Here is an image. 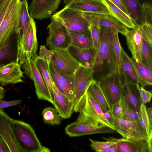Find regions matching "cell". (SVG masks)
I'll use <instances>...</instances> for the list:
<instances>
[{
	"label": "cell",
	"instance_id": "1",
	"mask_svg": "<svg viewBox=\"0 0 152 152\" xmlns=\"http://www.w3.org/2000/svg\"><path fill=\"white\" fill-rule=\"evenodd\" d=\"M116 31L111 28L100 27L99 42L91 66L95 80L100 81L116 72L113 47L114 36Z\"/></svg>",
	"mask_w": 152,
	"mask_h": 152
},
{
	"label": "cell",
	"instance_id": "2",
	"mask_svg": "<svg viewBox=\"0 0 152 152\" xmlns=\"http://www.w3.org/2000/svg\"><path fill=\"white\" fill-rule=\"evenodd\" d=\"M17 52L16 61L21 66L28 58L36 55L38 48L36 23L31 17L22 29L16 34Z\"/></svg>",
	"mask_w": 152,
	"mask_h": 152
},
{
	"label": "cell",
	"instance_id": "3",
	"mask_svg": "<svg viewBox=\"0 0 152 152\" xmlns=\"http://www.w3.org/2000/svg\"><path fill=\"white\" fill-rule=\"evenodd\" d=\"M12 128L15 140L21 152H50L42 145L33 127L22 121L12 119Z\"/></svg>",
	"mask_w": 152,
	"mask_h": 152
},
{
	"label": "cell",
	"instance_id": "4",
	"mask_svg": "<svg viewBox=\"0 0 152 152\" xmlns=\"http://www.w3.org/2000/svg\"><path fill=\"white\" fill-rule=\"evenodd\" d=\"M91 67L81 64L73 76V93L72 101L73 112H80L84 105L86 93L89 85L94 80Z\"/></svg>",
	"mask_w": 152,
	"mask_h": 152
},
{
	"label": "cell",
	"instance_id": "5",
	"mask_svg": "<svg viewBox=\"0 0 152 152\" xmlns=\"http://www.w3.org/2000/svg\"><path fill=\"white\" fill-rule=\"evenodd\" d=\"M79 113L76 121L68 125L65 129L66 133L69 137L115 132L114 130L101 124L82 111Z\"/></svg>",
	"mask_w": 152,
	"mask_h": 152
},
{
	"label": "cell",
	"instance_id": "6",
	"mask_svg": "<svg viewBox=\"0 0 152 152\" xmlns=\"http://www.w3.org/2000/svg\"><path fill=\"white\" fill-rule=\"evenodd\" d=\"M48 26V36L47 46L50 50L67 49L72 45L71 37L68 28L58 19L52 17Z\"/></svg>",
	"mask_w": 152,
	"mask_h": 152
},
{
	"label": "cell",
	"instance_id": "7",
	"mask_svg": "<svg viewBox=\"0 0 152 152\" xmlns=\"http://www.w3.org/2000/svg\"><path fill=\"white\" fill-rule=\"evenodd\" d=\"M22 0H12L0 26V48L5 45L15 33Z\"/></svg>",
	"mask_w": 152,
	"mask_h": 152
},
{
	"label": "cell",
	"instance_id": "8",
	"mask_svg": "<svg viewBox=\"0 0 152 152\" xmlns=\"http://www.w3.org/2000/svg\"><path fill=\"white\" fill-rule=\"evenodd\" d=\"M52 17L60 21L69 29L85 32L89 31L90 24L83 12L66 7Z\"/></svg>",
	"mask_w": 152,
	"mask_h": 152
},
{
	"label": "cell",
	"instance_id": "9",
	"mask_svg": "<svg viewBox=\"0 0 152 152\" xmlns=\"http://www.w3.org/2000/svg\"><path fill=\"white\" fill-rule=\"evenodd\" d=\"M22 66L24 70V73L34 82L35 92L38 98L48 101L53 104V101L32 58H27Z\"/></svg>",
	"mask_w": 152,
	"mask_h": 152
},
{
	"label": "cell",
	"instance_id": "10",
	"mask_svg": "<svg viewBox=\"0 0 152 152\" xmlns=\"http://www.w3.org/2000/svg\"><path fill=\"white\" fill-rule=\"evenodd\" d=\"M50 61L65 75L73 76L81 65L67 49L53 50Z\"/></svg>",
	"mask_w": 152,
	"mask_h": 152
},
{
	"label": "cell",
	"instance_id": "11",
	"mask_svg": "<svg viewBox=\"0 0 152 152\" xmlns=\"http://www.w3.org/2000/svg\"><path fill=\"white\" fill-rule=\"evenodd\" d=\"M100 81L102 89L111 107L113 104L120 99L123 86V82L117 72Z\"/></svg>",
	"mask_w": 152,
	"mask_h": 152
},
{
	"label": "cell",
	"instance_id": "12",
	"mask_svg": "<svg viewBox=\"0 0 152 152\" xmlns=\"http://www.w3.org/2000/svg\"><path fill=\"white\" fill-rule=\"evenodd\" d=\"M113 125L123 138L147 141V135L138 121L114 119Z\"/></svg>",
	"mask_w": 152,
	"mask_h": 152
},
{
	"label": "cell",
	"instance_id": "13",
	"mask_svg": "<svg viewBox=\"0 0 152 152\" xmlns=\"http://www.w3.org/2000/svg\"><path fill=\"white\" fill-rule=\"evenodd\" d=\"M62 0H32L28 6L30 17L39 20L50 17L57 10Z\"/></svg>",
	"mask_w": 152,
	"mask_h": 152
},
{
	"label": "cell",
	"instance_id": "14",
	"mask_svg": "<svg viewBox=\"0 0 152 152\" xmlns=\"http://www.w3.org/2000/svg\"><path fill=\"white\" fill-rule=\"evenodd\" d=\"M49 68L51 78L58 89L72 102L73 93V76L63 75L51 62Z\"/></svg>",
	"mask_w": 152,
	"mask_h": 152
},
{
	"label": "cell",
	"instance_id": "15",
	"mask_svg": "<svg viewBox=\"0 0 152 152\" xmlns=\"http://www.w3.org/2000/svg\"><path fill=\"white\" fill-rule=\"evenodd\" d=\"M12 120L2 109H0V136L8 145L10 152H21L13 133Z\"/></svg>",
	"mask_w": 152,
	"mask_h": 152
},
{
	"label": "cell",
	"instance_id": "16",
	"mask_svg": "<svg viewBox=\"0 0 152 152\" xmlns=\"http://www.w3.org/2000/svg\"><path fill=\"white\" fill-rule=\"evenodd\" d=\"M84 17L89 24L94 23L100 27L111 28L125 35L129 29L126 26L108 14H100L83 12Z\"/></svg>",
	"mask_w": 152,
	"mask_h": 152
},
{
	"label": "cell",
	"instance_id": "17",
	"mask_svg": "<svg viewBox=\"0 0 152 152\" xmlns=\"http://www.w3.org/2000/svg\"><path fill=\"white\" fill-rule=\"evenodd\" d=\"M21 66L16 61L0 65V83L2 86L8 84L24 82L23 72Z\"/></svg>",
	"mask_w": 152,
	"mask_h": 152
},
{
	"label": "cell",
	"instance_id": "18",
	"mask_svg": "<svg viewBox=\"0 0 152 152\" xmlns=\"http://www.w3.org/2000/svg\"><path fill=\"white\" fill-rule=\"evenodd\" d=\"M65 7L82 12L110 15L102 0H72Z\"/></svg>",
	"mask_w": 152,
	"mask_h": 152
},
{
	"label": "cell",
	"instance_id": "19",
	"mask_svg": "<svg viewBox=\"0 0 152 152\" xmlns=\"http://www.w3.org/2000/svg\"><path fill=\"white\" fill-rule=\"evenodd\" d=\"M124 36L128 48L132 53V58L136 61L141 62V50L142 38L140 26H135L131 30L129 29Z\"/></svg>",
	"mask_w": 152,
	"mask_h": 152
},
{
	"label": "cell",
	"instance_id": "20",
	"mask_svg": "<svg viewBox=\"0 0 152 152\" xmlns=\"http://www.w3.org/2000/svg\"><path fill=\"white\" fill-rule=\"evenodd\" d=\"M81 111L101 124L115 130L113 126L105 118L102 108L87 92L84 105Z\"/></svg>",
	"mask_w": 152,
	"mask_h": 152
},
{
	"label": "cell",
	"instance_id": "21",
	"mask_svg": "<svg viewBox=\"0 0 152 152\" xmlns=\"http://www.w3.org/2000/svg\"><path fill=\"white\" fill-rule=\"evenodd\" d=\"M51 81L54 96L53 104L63 118H68L73 112L72 102L58 89L52 79Z\"/></svg>",
	"mask_w": 152,
	"mask_h": 152
},
{
	"label": "cell",
	"instance_id": "22",
	"mask_svg": "<svg viewBox=\"0 0 152 152\" xmlns=\"http://www.w3.org/2000/svg\"><path fill=\"white\" fill-rule=\"evenodd\" d=\"M121 62L118 74L123 82L126 84L136 85L139 84L136 75L129 57L122 47Z\"/></svg>",
	"mask_w": 152,
	"mask_h": 152
},
{
	"label": "cell",
	"instance_id": "23",
	"mask_svg": "<svg viewBox=\"0 0 152 152\" xmlns=\"http://www.w3.org/2000/svg\"><path fill=\"white\" fill-rule=\"evenodd\" d=\"M118 152H150L146 142L142 140L117 138Z\"/></svg>",
	"mask_w": 152,
	"mask_h": 152
},
{
	"label": "cell",
	"instance_id": "24",
	"mask_svg": "<svg viewBox=\"0 0 152 152\" xmlns=\"http://www.w3.org/2000/svg\"><path fill=\"white\" fill-rule=\"evenodd\" d=\"M67 49L72 56L81 64L91 67L96 50L93 48H83L72 45Z\"/></svg>",
	"mask_w": 152,
	"mask_h": 152
},
{
	"label": "cell",
	"instance_id": "25",
	"mask_svg": "<svg viewBox=\"0 0 152 152\" xmlns=\"http://www.w3.org/2000/svg\"><path fill=\"white\" fill-rule=\"evenodd\" d=\"M128 15L135 26L144 23L142 4L138 0H121Z\"/></svg>",
	"mask_w": 152,
	"mask_h": 152
},
{
	"label": "cell",
	"instance_id": "26",
	"mask_svg": "<svg viewBox=\"0 0 152 152\" xmlns=\"http://www.w3.org/2000/svg\"><path fill=\"white\" fill-rule=\"evenodd\" d=\"M87 92L99 105L103 111H111V107L102 89L100 81L95 80L92 81Z\"/></svg>",
	"mask_w": 152,
	"mask_h": 152
},
{
	"label": "cell",
	"instance_id": "27",
	"mask_svg": "<svg viewBox=\"0 0 152 152\" xmlns=\"http://www.w3.org/2000/svg\"><path fill=\"white\" fill-rule=\"evenodd\" d=\"M130 60L134 70L139 84L144 88L148 86H151L152 71L141 62L136 61L130 57Z\"/></svg>",
	"mask_w": 152,
	"mask_h": 152
},
{
	"label": "cell",
	"instance_id": "28",
	"mask_svg": "<svg viewBox=\"0 0 152 152\" xmlns=\"http://www.w3.org/2000/svg\"><path fill=\"white\" fill-rule=\"evenodd\" d=\"M32 59L40 72L54 102L53 90L49 71V63L44 58L36 54Z\"/></svg>",
	"mask_w": 152,
	"mask_h": 152
},
{
	"label": "cell",
	"instance_id": "29",
	"mask_svg": "<svg viewBox=\"0 0 152 152\" xmlns=\"http://www.w3.org/2000/svg\"><path fill=\"white\" fill-rule=\"evenodd\" d=\"M102 0L111 16L129 29L134 27L135 25L129 16L123 12L110 0Z\"/></svg>",
	"mask_w": 152,
	"mask_h": 152
},
{
	"label": "cell",
	"instance_id": "30",
	"mask_svg": "<svg viewBox=\"0 0 152 152\" xmlns=\"http://www.w3.org/2000/svg\"><path fill=\"white\" fill-rule=\"evenodd\" d=\"M68 30L72 39V45L83 48H92L89 31L81 32Z\"/></svg>",
	"mask_w": 152,
	"mask_h": 152
},
{
	"label": "cell",
	"instance_id": "31",
	"mask_svg": "<svg viewBox=\"0 0 152 152\" xmlns=\"http://www.w3.org/2000/svg\"><path fill=\"white\" fill-rule=\"evenodd\" d=\"M122 94L134 110L139 112L141 103L136 86L129 84L124 85Z\"/></svg>",
	"mask_w": 152,
	"mask_h": 152
},
{
	"label": "cell",
	"instance_id": "32",
	"mask_svg": "<svg viewBox=\"0 0 152 152\" xmlns=\"http://www.w3.org/2000/svg\"><path fill=\"white\" fill-rule=\"evenodd\" d=\"M147 107L145 104L141 103L138 112V122L145 132L148 137L147 141H152V124L148 119L146 111Z\"/></svg>",
	"mask_w": 152,
	"mask_h": 152
},
{
	"label": "cell",
	"instance_id": "33",
	"mask_svg": "<svg viewBox=\"0 0 152 152\" xmlns=\"http://www.w3.org/2000/svg\"><path fill=\"white\" fill-rule=\"evenodd\" d=\"M120 102L121 108V119L138 121V112L134 110L122 94Z\"/></svg>",
	"mask_w": 152,
	"mask_h": 152
},
{
	"label": "cell",
	"instance_id": "34",
	"mask_svg": "<svg viewBox=\"0 0 152 152\" xmlns=\"http://www.w3.org/2000/svg\"><path fill=\"white\" fill-rule=\"evenodd\" d=\"M42 115L45 123L52 125H58L61 124L63 118L59 114L57 110L52 107L44 108Z\"/></svg>",
	"mask_w": 152,
	"mask_h": 152
},
{
	"label": "cell",
	"instance_id": "35",
	"mask_svg": "<svg viewBox=\"0 0 152 152\" xmlns=\"http://www.w3.org/2000/svg\"><path fill=\"white\" fill-rule=\"evenodd\" d=\"M105 141H96L91 139L89 140L91 142L90 146L91 149L96 152H106L112 145L116 144V138L112 137L108 138L102 137Z\"/></svg>",
	"mask_w": 152,
	"mask_h": 152
},
{
	"label": "cell",
	"instance_id": "36",
	"mask_svg": "<svg viewBox=\"0 0 152 152\" xmlns=\"http://www.w3.org/2000/svg\"><path fill=\"white\" fill-rule=\"evenodd\" d=\"M141 62L152 71V46L142 39L141 50Z\"/></svg>",
	"mask_w": 152,
	"mask_h": 152
},
{
	"label": "cell",
	"instance_id": "37",
	"mask_svg": "<svg viewBox=\"0 0 152 152\" xmlns=\"http://www.w3.org/2000/svg\"><path fill=\"white\" fill-rule=\"evenodd\" d=\"M31 18L29 14L28 2L26 0H22L18 23L15 31L16 34L22 29L24 25L26 23L30 21Z\"/></svg>",
	"mask_w": 152,
	"mask_h": 152
},
{
	"label": "cell",
	"instance_id": "38",
	"mask_svg": "<svg viewBox=\"0 0 152 152\" xmlns=\"http://www.w3.org/2000/svg\"><path fill=\"white\" fill-rule=\"evenodd\" d=\"M118 34V32L117 31L115 33L113 40V47L116 60V72L119 74L121 62L122 47L119 40Z\"/></svg>",
	"mask_w": 152,
	"mask_h": 152
},
{
	"label": "cell",
	"instance_id": "39",
	"mask_svg": "<svg viewBox=\"0 0 152 152\" xmlns=\"http://www.w3.org/2000/svg\"><path fill=\"white\" fill-rule=\"evenodd\" d=\"M100 26L98 25L90 23L89 27L92 48L96 50L100 40Z\"/></svg>",
	"mask_w": 152,
	"mask_h": 152
},
{
	"label": "cell",
	"instance_id": "40",
	"mask_svg": "<svg viewBox=\"0 0 152 152\" xmlns=\"http://www.w3.org/2000/svg\"><path fill=\"white\" fill-rule=\"evenodd\" d=\"M140 27L142 39L152 46V25L144 23Z\"/></svg>",
	"mask_w": 152,
	"mask_h": 152
},
{
	"label": "cell",
	"instance_id": "41",
	"mask_svg": "<svg viewBox=\"0 0 152 152\" xmlns=\"http://www.w3.org/2000/svg\"><path fill=\"white\" fill-rule=\"evenodd\" d=\"M144 23L152 25V2H146L142 4Z\"/></svg>",
	"mask_w": 152,
	"mask_h": 152
},
{
	"label": "cell",
	"instance_id": "42",
	"mask_svg": "<svg viewBox=\"0 0 152 152\" xmlns=\"http://www.w3.org/2000/svg\"><path fill=\"white\" fill-rule=\"evenodd\" d=\"M138 90L140 102L141 103L145 104L150 102L152 97L151 92L146 90L138 84L136 85Z\"/></svg>",
	"mask_w": 152,
	"mask_h": 152
},
{
	"label": "cell",
	"instance_id": "43",
	"mask_svg": "<svg viewBox=\"0 0 152 152\" xmlns=\"http://www.w3.org/2000/svg\"><path fill=\"white\" fill-rule=\"evenodd\" d=\"M11 44V40L4 46L0 48V61L7 58L12 54Z\"/></svg>",
	"mask_w": 152,
	"mask_h": 152
},
{
	"label": "cell",
	"instance_id": "44",
	"mask_svg": "<svg viewBox=\"0 0 152 152\" xmlns=\"http://www.w3.org/2000/svg\"><path fill=\"white\" fill-rule=\"evenodd\" d=\"M111 113L114 119H122L121 108L120 100L111 107Z\"/></svg>",
	"mask_w": 152,
	"mask_h": 152
},
{
	"label": "cell",
	"instance_id": "45",
	"mask_svg": "<svg viewBox=\"0 0 152 152\" xmlns=\"http://www.w3.org/2000/svg\"><path fill=\"white\" fill-rule=\"evenodd\" d=\"M12 0H4L0 4V26Z\"/></svg>",
	"mask_w": 152,
	"mask_h": 152
},
{
	"label": "cell",
	"instance_id": "46",
	"mask_svg": "<svg viewBox=\"0 0 152 152\" xmlns=\"http://www.w3.org/2000/svg\"><path fill=\"white\" fill-rule=\"evenodd\" d=\"M39 56L50 63L53 54V50L47 49L44 45L40 46L39 51Z\"/></svg>",
	"mask_w": 152,
	"mask_h": 152
},
{
	"label": "cell",
	"instance_id": "47",
	"mask_svg": "<svg viewBox=\"0 0 152 152\" xmlns=\"http://www.w3.org/2000/svg\"><path fill=\"white\" fill-rule=\"evenodd\" d=\"M22 101L21 99H17L9 101H6L2 100L0 102V109L20 104Z\"/></svg>",
	"mask_w": 152,
	"mask_h": 152
},
{
	"label": "cell",
	"instance_id": "48",
	"mask_svg": "<svg viewBox=\"0 0 152 152\" xmlns=\"http://www.w3.org/2000/svg\"><path fill=\"white\" fill-rule=\"evenodd\" d=\"M0 152H10L8 145L0 136Z\"/></svg>",
	"mask_w": 152,
	"mask_h": 152
},
{
	"label": "cell",
	"instance_id": "49",
	"mask_svg": "<svg viewBox=\"0 0 152 152\" xmlns=\"http://www.w3.org/2000/svg\"><path fill=\"white\" fill-rule=\"evenodd\" d=\"M123 12L128 15L126 10L121 0H110Z\"/></svg>",
	"mask_w": 152,
	"mask_h": 152
},
{
	"label": "cell",
	"instance_id": "50",
	"mask_svg": "<svg viewBox=\"0 0 152 152\" xmlns=\"http://www.w3.org/2000/svg\"><path fill=\"white\" fill-rule=\"evenodd\" d=\"M104 115L106 118L113 126L114 119L113 117L111 111H103Z\"/></svg>",
	"mask_w": 152,
	"mask_h": 152
},
{
	"label": "cell",
	"instance_id": "51",
	"mask_svg": "<svg viewBox=\"0 0 152 152\" xmlns=\"http://www.w3.org/2000/svg\"><path fill=\"white\" fill-rule=\"evenodd\" d=\"M147 115L150 123L152 124V108L148 107L146 109Z\"/></svg>",
	"mask_w": 152,
	"mask_h": 152
},
{
	"label": "cell",
	"instance_id": "52",
	"mask_svg": "<svg viewBox=\"0 0 152 152\" xmlns=\"http://www.w3.org/2000/svg\"><path fill=\"white\" fill-rule=\"evenodd\" d=\"M106 152H118L116 144L111 146L107 150Z\"/></svg>",
	"mask_w": 152,
	"mask_h": 152
},
{
	"label": "cell",
	"instance_id": "53",
	"mask_svg": "<svg viewBox=\"0 0 152 152\" xmlns=\"http://www.w3.org/2000/svg\"><path fill=\"white\" fill-rule=\"evenodd\" d=\"M5 90L4 88L0 86V102L2 100L5 96Z\"/></svg>",
	"mask_w": 152,
	"mask_h": 152
},
{
	"label": "cell",
	"instance_id": "54",
	"mask_svg": "<svg viewBox=\"0 0 152 152\" xmlns=\"http://www.w3.org/2000/svg\"><path fill=\"white\" fill-rule=\"evenodd\" d=\"M72 0H64V4L67 5L69 4Z\"/></svg>",
	"mask_w": 152,
	"mask_h": 152
},
{
	"label": "cell",
	"instance_id": "55",
	"mask_svg": "<svg viewBox=\"0 0 152 152\" xmlns=\"http://www.w3.org/2000/svg\"><path fill=\"white\" fill-rule=\"evenodd\" d=\"M142 4L143 3L145 2H152V0H138Z\"/></svg>",
	"mask_w": 152,
	"mask_h": 152
},
{
	"label": "cell",
	"instance_id": "56",
	"mask_svg": "<svg viewBox=\"0 0 152 152\" xmlns=\"http://www.w3.org/2000/svg\"><path fill=\"white\" fill-rule=\"evenodd\" d=\"M4 0H0V4L4 1Z\"/></svg>",
	"mask_w": 152,
	"mask_h": 152
}]
</instances>
